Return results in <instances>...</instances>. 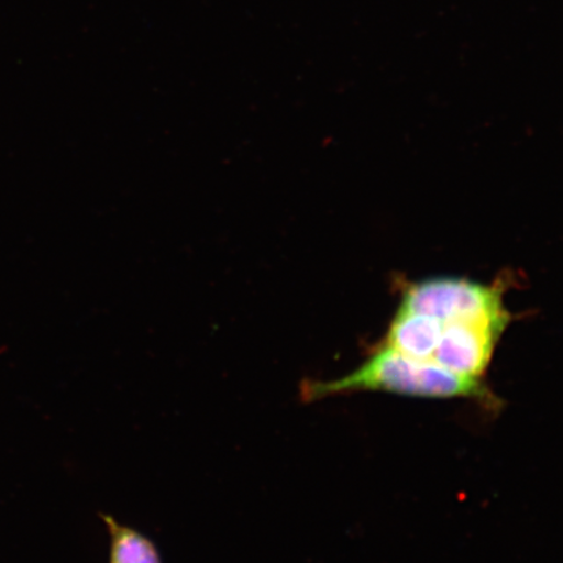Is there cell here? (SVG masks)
Wrapping results in <instances>:
<instances>
[{
  "instance_id": "cell-2",
  "label": "cell",
  "mask_w": 563,
  "mask_h": 563,
  "mask_svg": "<svg viewBox=\"0 0 563 563\" xmlns=\"http://www.w3.org/2000/svg\"><path fill=\"white\" fill-rule=\"evenodd\" d=\"M399 309L421 313L441 322L483 323L506 329L501 290L457 278H435L407 287Z\"/></svg>"
},
{
  "instance_id": "cell-4",
  "label": "cell",
  "mask_w": 563,
  "mask_h": 563,
  "mask_svg": "<svg viewBox=\"0 0 563 563\" xmlns=\"http://www.w3.org/2000/svg\"><path fill=\"white\" fill-rule=\"evenodd\" d=\"M441 329V322L433 317L398 309L384 344L418 361L431 362Z\"/></svg>"
},
{
  "instance_id": "cell-3",
  "label": "cell",
  "mask_w": 563,
  "mask_h": 563,
  "mask_svg": "<svg viewBox=\"0 0 563 563\" xmlns=\"http://www.w3.org/2000/svg\"><path fill=\"white\" fill-rule=\"evenodd\" d=\"M441 325L431 362L457 375L482 379L505 329L471 322H441Z\"/></svg>"
},
{
  "instance_id": "cell-5",
  "label": "cell",
  "mask_w": 563,
  "mask_h": 563,
  "mask_svg": "<svg viewBox=\"0 0 563 563\" xmlns=\"http://www.w3.org/2000/svg\"><path fill=\"white\" fill-rule=\"evenodd\" d=\"M110 534V563H162L156 544L145 534L104 516Z\"/></svg>"
},
{
  "instance_id": "cell-1",
  "label": "cell",
  "mask_w": 563,
  "mask_h": 563,
  "mask_svg": "<svg viewBox=\"0 0 563 563\" xmlns=\"http://www.w3.org/2000/svg\"><path fill=\"white\" fill-rule=\"evenodd\" d=\"M306 397L327 398L354 391H386L398 396L493 400L482 379L464 377L433 362L418 361L386 344L379 346L361 367L334 382L306 387Z\"/></svg>"
}]
</instances>
